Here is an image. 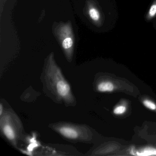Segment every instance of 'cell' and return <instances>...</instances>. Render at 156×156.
<instances>
[{"label": "cell", "instance_id": "6da1fadb", "mask_svg": "<svg viewBox=\"0 0 156 156\" xmlns=\"http://www.w3.org/2000/svg\"><path fill=\"white\" fill-rule=\"evenodd\" d=\"M42 77L44 91L55 101L64 103L66 105H76L71 86L56 64L52 55H50L46 62Z\"/></svg>", "mask_w": 156, "mask_h": 156}, {"label": "cell", "instance_id": "7a4b0ae2", "mask_svg": "<svg viewBox=\"0 0 156 156\" xmlns=\"http://www.w3.org/2000/svg\"><path fill=\"white\" fill-rule=\"evenodd\" d=\"M0 129L3 137L16 147L23 136V125L18 115L11 109L4 108L0 115Z\"/></svg>", "mask_w": 156, "mask_h": 156}, {"label": "cell", "instance_id": "3957f363", "mask_svg": "<svg viewBox=\"0 0 156 156\" xmlns=\"http://www.w3.org/2000/svg\"><path fill=\"white\" fill-rule=\"evenodd\" d=\"M50 127L71 141L86 142L91 139V130L86 125L59 122L51 124Z\"/></svg>", "mask_w": 156, "mask_h": 156}, {"label": "cell", "instance_id": "277c9868", "mask_svg": "<svg viewBox=\"0 0 156 156\" xmlns=\"http://www.w3.org/2000/svg\"><path fill=\"white\" fill-rule=\"evenodd\" d=\"M57 34L61 41L62 47L69 62L72 61L73 53L74 38L70 24H63L58 28Z\"/></svg>", "mask_w": 156, "mask_h": 156}, {"label": "cell", "instance_id": "5b68a950", "mask_svg": "<svg viewBox=\"0 0 156 156\" xmlns=\"http://www.w3.org/2000/svg\"><path fill=\"white\" fill-rule=\"evenodd\" d=\"M97 89L100 92H111L114 90V85L111 82L104 81L97 85Z\"/></svg>", "mask_w": 156, "mask_h": 156}, {"label": "cell", "instance_id": "8992f818", "mask_svg": "<svg viewBox=\"0 0 156 156\" xmlns=\"http://www.w3.org/2000/svg\"><path fill=\"white\" fill-rule=\"evenodd\" d=\"M88 16L95 22H98L100 19V14L97 9L93 6H90L87 11Z\"/></svg>", "mask_w": 156, "mask_h": 156}, {"label": "cell", "instance_id": "52a82bcc", "mask_svg": "<svg viewBox=\"0 0 156 156\" xmlns=\"http://www.w3.org/2000/svg\"><path fill=\"white\" fill-rule=\"evenodd\" d=\"M143 104L146 107L151 110H154L156 109V105L152 101L148 100H145L143 102Z\"/></svg>", "mask_w": 156, "mask_h": 156}, {"label": "cell", "instance_id": "ba28073f", "mask_svg": "<svg viewBox=\"0 0 156 156\" xmlns=\"http://www.w3.org/2000/svg\"><path fill=\"white\" fill-rule=\"evenodd\" d=\"M126 110V107L124 106H119L114 109V113L115 115H121L124 114Z\"/></svg>", "mask_w": 156, "mask_h": 156}, {"label": "cell", "instance_id": "9c48e42d", "mask_svg": "<svg viewBox=\"0 0 156 156\" xmlns=\"http://www.w3.org/2000/svg\"><path fill=\"white\" fill-rule=\"evenodd\" d=\"M156 14V5L154 4L151 6L149 11V14L151 17L154 16Z\"/></svg>", "mask_w": 156, "mask_h": 156}, {"label": "cell", "instance_id": "30bf717a", "mask_svg": "<svg viewBox=\"0 0 156 156\" xmlns=\"http://www.w3.org/2000/svg\"><path fill=\"white\" fill-rule=\"evenodd\" d=\"M143 153H144V155H151V154H155L156 155V150H148L146 151H144Z\"/></svg>", "mask_w": 156, "mask_h": 156}, {"label": "cell", "instance_id": "8fae6325", "mask_svg": "<svg viewBox=\"0 0 156 156\" xmlns=\"http://www.w3.org/2000/svg\"><path fill=\"white\" fill-rule=\"evenodd\" d=\"M4 110V107L3 106V105H2V103H1V105H0V115H2V114H3Z\"/></svg>", "mask_w": 156, "mask_h": 156}]
</instances>
